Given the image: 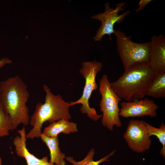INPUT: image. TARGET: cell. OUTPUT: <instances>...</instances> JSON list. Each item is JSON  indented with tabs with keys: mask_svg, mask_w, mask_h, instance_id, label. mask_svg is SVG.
<instances>
[{
	"mask_svg": "<svg viewBox=\"0 0 165 165\" xmlns=\"http://www.w3.org/2000/svg\"><path fill=\"white\" fill-rule=\"evenodd\" d=\"M11 61L7 58H2L0 60V69L5 65L11 63Z\"/></svg>",
	"mask_w": 165,
	"mask_h": 165,
	"instance_id": "19",
	"label": "cell"
},
{
	"mask_svg": "<svg viewBox=\"0 0 165 165\" xmlns=\"http://www.w3.org/2000/svg\"><path fill=\"white\" fill-rule=\"evenodd\" d=\"M117 48L122 62L124 71L134 64L139 63H148L149 60L150 42L138 43L131 40L120 31L115 30Z\"/></svg>",
	"mask_w": 165,
	"mask_h": 165,
	"instance_id": "4",
	"label": "cell"
},
{
	"mask_svg": "<svg viewBox=\"0 0 165 165\" xmlns=\"http://www.w3.org/2000/svg\"><path fill=\"white\" fill-rule=\"evenodd\" d=\"M155 74L148 63H137L111 82V86L117 95L126 101L142 99L147 95Z\"/></svg>",
	"mask_w": 165,
	"mask_h": 165,
	"instance_id": "2",
	"label": "cell"
},
{
	"mask_svg": "<svg viewBox=\"0 0 165 165\" xmlns=\"http://www.w3.org/2000/svg\"><path fill=\"white\" fill-rule=\"evenodd\" d=\"M30 96L28 86L18 75L0 82V102L10 117L14 130L20 124L29 123L30 116L27 105Z\"/></svg>",
	"mask_w": 165,
	"mask_h": 165,
	"instance_id": "1",
	"label": "cell"
},
{
	"mask_svg": "<svg viewBox=\"0 0 165 165\" xmlns=\"http://www.w3.org/2000/svg\"><path fill=\"white\" fill-rule=\"evenodd\" d=\"M146 126L149 136L154 135L157 137L159 141L162 145L160 154L163 158L165 157V125L162 122L159 128L153 127L150 124L146 123Z\"/></svg>",
	"mask_w": 165,
	"mask_h": 165,
	"instance_id": "16",
	"label": "cell"
},
{
	"mask_svg": "<svg viewBox=\"0 0 165 165\" xmlns=\"http://www.w3.org/2000/svg\"><path fill=\"white\" fill-rule=\"evenodd\" d=\"M17 132L20 135L16 136L13 141L15 152L17 155L25 159L27 165H55L48 161L47 156L39 159L29 152L26 146L27 134L24 127Z\"/></svg>",
	"mask_w": 165,
	"mask_h": 165,
	"instance_id": "11",
	"label": "cell"
},
{
	"mask_svg": "<svg viewBox=\"0 0 165 165\" xmlns=\"http://www.w3.org/2000/svg\"><path fill=\"white\" fill-rule=\"evenodd\" d=\"M126 4V2H124L118 3L115 9H114L110 7L109 2H107L105 4V11L103 13L91 16L92 19L99 20L101 22V26L94 38L95 41H101L103 37L106 35H108L110 37L112 34H114L115 24L122 22L125 17L130 12V11L128 10L122 14H119L120 11L124 9V6Z\"/></svg>",
	"mask_w": 165,
	"mask_h": 165,
	"instance_id": "7",
	"label": "cell"
},
{
	"mask_svg": "<svg viewBox=\"0 0 165 165\" xmlns=\"http://www.w3.org/2000/svg\"><path fill=\"white\" fill-rule=\"evenodd\" d=\"M14 130L12 120L0 102V138L8 136Z\"/></svg>",
	"mask_w": 165,
	"mask_h": 165,
	"instance_id": "17",
	"label": "cell"
},
{
	"mask_svg": "<svg viewBox=\"0 0 165 165\" xmlns=\"http://www.w3.org/2000/svg\"><path fill=\"white\" fill-rule=\"evenodd\" d=\"M147 95L156 98L165 97V72L155 74Z\"/></svg>",
	"mask_w": 165,
	"mask_h": 165,
	"instance_id": "14",
	"label": "cell"
},
{
	"mask_svg": "<svg viewBox=\"0 0 165 165\" xmlns=\"http://www.w3.org/2000/svg\"><path fill=\"white\" fill-rule=\"evenodd\" d=\"M120 104L119 116L124 118L146 116L155 117L159 108L153 100L147 98L132 101H123Z\"/></svg>",
	"mask_w": 165,
	"mask_h": 165,
	"instance_id": "9",
	"label": "cell"
},
{
	"mask_svg": "<svg viewBox=\"0 0 165 165\" xmlns=\"http://www.w3.org/2000/svg\"><path fill=\"white\" fill-rule=\"evenodd\" d=\"M110 82L106 74L102 75L99 83V92L101 96L99 106L102 113V125L110 131L114 125L121 127L119 116V103L122 100L111 88Z\"/></svg>",
	"mask_w": 165,
	"mask_h": 165,
	"instance_id": "6",
	"label": "cell"
},
{
	"mask_svg": "<svg viewBox=\"0 0 165 165\" xmlns=\"http://www.w3.org/2000/svg\"><path fill=\"white\" fill-rule=\"evenodd\" d=\"M0 165H2V159L0 157Z\"/></svg>",
	"mask_w": 165,
	"mask_h": 165,
	"instance_id": "20",
	"label": "cell"
},
{
	"mask_svg": "<svg viewBox=\"0 0 165 165\" xmlns=\"http://www.w3.org/2000/svg\"><path fill=\"white\" fill-rule=\"evenodd\" d=\"M43 89L45 93V102L36 104L34 112L30 116L29 123L32 128L26 134L27 138H40L42 126L46 122L52 123L71 119L69 102L65 101L61 95L53 94L46 85H43Z\"/></svg>",
	"mask_w": 165,
	"mask_h": 165,
	"instance_id": "3",
	"label": "cell"
},
{
	"mask_svg": "<svg viewBox=\"0 0 165 165\" xmlns=\"http://www.w3.org/2000/svg\"><path fill=\"white\" fill-rule=\"evenodd\" d=\"M151 0H140L138 5V7L135 10L136 13H138L142 10L146 6L152 1Z\"/></svg>",
	"mask_w": 165,
	"mask_h": 165,
	"instance_id": "18",
	"label": "cell"
},
{
	"mask_svg": "<svg viewBox=\"0 0 165 165\" xmlns=\"http://www.w3.org/2000/svg\"><path fill=\"white\" fill-rule=\"evenodd\" d=\"M40 138L49 148L50 152V163L55 165H66L64 159L66 158L65 154L61 152L59 147L58 137H50L42 133Z\"/></svg>",
	"mask_w": 165,
	"mask_h": 165,
	"instance_id": "12",
	"label": "cell"
},
{
	"mask_svg": "<svg viewBox=\"0 0 165 165\" xmlns=\"http://www.w3.org/2000/svg\"><path fill=\"white\" fill-rule=\"evenodd\" d=\"M116 150L115 149L108 155L99 160L94 161L93 157L95 152L94 149L93 148L90 150L85 157L81 161H77L71 156H67L65 159L71 163V165H99L102 163L109 161V159L114 154Z\"/></svg>",
	"mask_w": 165,
	"mask_h": 165,
	"instance_id": "15",
	"label": "cell"
},
{
	"mask_svg": "<svg viewBox=\"0 0 165 165\" xmlns=\"http://www.w3.org/2000/svg\"><path fill=\"white\" fill-rule=\"evenodd\" d=\"M78 130L76 123L69 122L66 119H61L50 123L45 128L42 133L47 137H51L57 136L61 133L68 134L76 132Z\"/></svg>",
	"mask_w": 165,
	"mask_h": 165,
	"instance_id": "13",
	"label": "cell"
},
{
	"mask_svg": "<svg viewBox=\"0 0 165 165\" xmlns=\"http://www.w3.org/2000/svg\"><path fill=\"white\" fill-rule=\"evenodd\" d=\"M102 68V64L95 60L82 63V68L79 70V72L85 79L82 95L77 100L69 102L70 106L81 104L80 110L81 113L86 114L88 118L95 121L102 117V115L97 114L94 108L90 107L89 100L93 91L98 88L96 78L97 73L101 71Z\"/></svg>",
	"mask_w": 165,
	"mask_h": 165,
	"instance_id": "5",
	"label": "cell"
},
{
	"mask_svg": "<svg viewBox=\"0 0 165 165\" xmlns=\"http://www.w3.org/2000/svg\"><path fill=\"white\" fill-rule=\"evenodd\" d=\"M146 123L143 120H131L123 135L129 147L138 153L148 149L151 144L152 139L148 134Z\"/></svg>",
	"mask_w": 165,
	"mask_h": 165,
	"instance_id": "8",
	"label": "cell"
},
{
	"mask_svg": "<svg viewBox=\"0 0 165 165\" xmlns=\"http://www.w3.org/2000/svg\"><path fill=\"white\" fill-rule=\"evenodd\" d=\"M148 63L156 74L165 72V36L153 35L151 38Z\"/></svg>",
	"mask_w": 165,
	"mask_h": 165,
	"instance_id": "10",
	"label": "cell"
}]
</instances>
